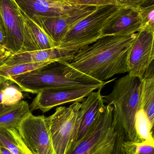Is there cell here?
<instances>
[{
	"label": "cell",
	"instance_id": "1",
	"mask_svg": "<svg viewBox=\"0 0 154 154\" xmlns=\"http://www.w3.org/2000/svg\"><path fill=\"white\" fill-rule=\"evenodd\" d=\"M137 33L110 35L77 51L69 65L100 82L128 73V57Z\"/></svg>",
	"mask_w": 154,
	"mask_h": 154
},
{
	"label": "cell",
	"instance_id": "2",
	"mask_svg": "<svg viewBox=\"0 0 154 154\" xmlns=\"http://www.w3.org/2000/svg\"><path fill=\"white\" fill-rule=\"evenodd\" d=\"M100 82L71 67L68 62L55 61L46 66L8 80L21 91L37 94L41 91L55 88L73 87L103 88L115 80Z\"/></svg>",
	"mask_w": 154,
	"mask_h": 154
},
{
	"label": "cell",
	"instance_id": "3",
	"mask_svg": "<svg viewBox=\"0 0 154 154\" xmlns=\"http://www.w3.org/2000/svg\"><path fill=\"white\" fill-rule=\"evenodd\" d=\"M142 79L128 74L115 82L111 93L103 96L104 103L113 107V123L126 140L137 142L135 124L141 106Z\"/></svg>",
	"mask_w": 154,
	"mask_h": 154
},
{
	"label": "cell",
	"instance_id": "4",
	"mask_svg": "<svg viewBox=\"0 0 154 154\" xmlns=\"http://www.w3.org/2000/svg\"><path fill=\"white\" fill-rule=\"evenodd\" d=\"M79 102L58 107L46 117L54 154H68L77 141L82 117Z\"/></svg>",
	"mask_w": 154,
	"mask_h": 154
},
{
	"label": "cell",
	"instance_id": "5",
	"mask_svg": "<svg viewBox=\"0 0 154 154\" xmlns=\"http://www.w3.org/2000/svg\"><path fill=\"white\" fill-rule=\"evenodd\" d=\"M118 5L97 7L80 20L67 33L58 47L72 51L96 42L101 37V31L107 23L120 8Z\"/></svg>",
	"mask_w": 154,
	"mask_h": 154
},
{
	"label": "cell",
	"instance_id": "6",
	"mask_svg": "<svg viewBox=\"0 0 154 154\" xmlns=\"http://www.w3.org/2000/svg\"><path fill=\"white\" fill-rule=\"evenodd\" d=\"M0 17L6 34L5 48L13 54L26 52L24 20L14 0H0Z\"/></svg>",
	"mask_w": 154,
	"mask_h": 154
},
{
	"label": "cell",
	"instance_id": "7",
	"mask_svg": "<svg viewBox=\"0 0 154 154\" xmlns=\"http://www.w3.org/2000/svg\"><path fill=\"white\" fill-rule=\"evenodd\" d=\"M154 29L145 27L137 32L128 57V74L143 79L154 65Z\"/></svg>",
	"mask_w": 154,
	"mask_h": 154
},
{
	"label": "cell",
	"instance_id": "8",
	"mask_svg": "<svg viewBox=\"0 0 154 154\" xmlns=\"http://www.w3.org/2000/svg\"><path fill=\"white\" fill-rule=\"evenodd\" d=\"M32 154H54L46 117L30 114L17 129Z\"/></svg>",
	"mask_w": 154,
	"mask_h": 154
},
{
	"label": "cell",
	"instance_id": "9",
	"mask_svg": "<svg viewBox=\"0 0 154 154\" xmlns=\"http://www.w3.org/2000/svg\"><path fill=\"white\" fill-rule=\"evenodd\" d=\"M96 87H73L43 90L37 93L30 106L31 112L41 110L43 113L66 103L81 102L91 92L99 89Z\"/></svg>",
	"mask_w": 154,
	"mask_h": 154
},
{
	"label": "cell",
	"instance_id": "10",
	"mask_svg": "<svg viewBox=\"0 0 154 154\" xmlns=\"http://www.w3.org/2000/svg\"><path fill=\"white\" fill-rule=\"evenodd\" d=\"M113 110V106L105 105L91 127L74 143L68 154H89L105 140L115 128Z\"/></svg>",
	"mask_w": 154,
	"mask_h": 154
},
{
	"label": "cell",
	"instance_id": "11",
	"mask_svg": "<svg viewBox=\"0 0 154 154\" xmlns=\"http://www.w3.org/2000/svg\"><path fill=\"white\" fill-rule=\"evenodd\" d=\"M96 7L85 6L68 16L42 17L33 16L34 21L53 42L55 47L61 43L69 31L78 22L94 11Z\"/></svg>",
	"mask_w": 154,
	"mask_h": 154
},
{
	"label": "cell",
	"instance_id": "12",
	"mask_svg": "<svg viewBox=\"0 0 154 154\" xmlns=\"http://www.w3.org/2000/svg\"><path fill=\"white\" fill-rule=\"evenodd\" d=\"M20 11L27 17L68 16L85 6L72 5L51 0H14Z\"/></svg>",
	"mask_w": 154,
	"mask_h": 154
},
{
	"label": "cell",
	"instance_id": "13",
	"mask_svg": "<svg viewBox=\"0 0 154 154\" xmlns=\"http://www.w3.org/2000/svg\"><path fill=\"white\" fill-rule=\"evenodd\" d=\"M142 27L139 8L120 6L102 29L101 37L137 33Z\"/></svg>",
	"mask_w": 154,
	"mask_h": 154
},
{
	"label": "cell",
	"instance_id": "14",
	"mask_svg": "<svg viewBox=\"0 0 154 154\" xmlns=\"http://www.w3.org/2000/svg\"><path fill=\"white\" fill-rule=\"evenodd\" d=\"M77 51H72L58 47L50 49L13 54L1 67L10 66L18 64L46 61L69 62Z\"/></svg>",
	"mask_w": 154,
	"mask_h": 154
},
{
	"label": "cell",
	"instance_id": "15",
	"mask_svg": "<svg viewBox=\"0 0 154 154\" xmlns=\"http://www.w3.org/2000/svg\"><path fill=\"white\" fill-rule=\"evenodd\" d=\"M100 88L93 91L81 102L80 110L82 113L77 141L79 140L91 127L97 118L99 112L105 106Z\"/></svg>",
	"mask_w": 154,
	"mask_h": 154
},
{
	"label": "cell",
	"instance_id": "16",
	"mask_svg": "<svg viewBox=\"0 0 154 154\" xmlns=\"http://www.w3.org/2000/svg\"><path fill=\"white\" fill-rule=\"evenodd\" d=\"M31 114L30 105L24 100L7 106L0 114V128L17 129L23 121Z\"/></svg>",
	"mask_w": 154,
	"mask_h": 154
},
{
	"label": "cell",
	"instance_id": "17",
	"mask_svg": "<svg viewBox=\"0 0 154 154\" xmlns=\"http://www.w3.org/2000/svg\"><path fill=\"white\" fill-rule=\"evenodd\" d=\"M0 146L13 154H32L16 129L0 128Z\"/></svg>",
	"mask_w": 154,
	"mask_h": 154
},
{
	"label": "cell",
	"instance_id": "18",
	"mask_svg": "<svg viewBox=\"0 0 154 154\" xmlns=\"http://www.w3.org/2000/svg\"><path fill=\"white\" fill-rule=\"evenodd\" d=\"M141 106L142 108L146 113L151 124L154 126V72L149 73L142 79Z\"/></svg>",
	"mask_w": 154,
	"mask_h": 154
},
{
	"label": "cell",
	"instance_id": "19",
	"mask_svg": "<svg viewBox=\"0 0 154 154\" xmlns=\"http://www.w3.org/2000/svg\"><path fill=\"white\" fill-rule=\"evenodd\" d=\"M114 126L115 128L110 136L89 154H121L122 144L125 138L122 130Z\"/></svg>",
	"mask_w": 154,
	"mask_h": 154
},
{
	"label": "cell",
	"instance_id": "20",
	"mask_svg": "<svg viewBox=\"0 0 154 154\" xmlns=\"http://www.w3.org/2000/svg\"><path fill=\"white\" fill-rule=\"evenodd\" d=\"M24 24L35 43L38 50L55 48V44L44 31L32 19L27 17L21 11Z\"/></svg>",
	"mask_w": 154,
	"mask_h": 154
},
{
	"label": "cell",
	"instance_id": "21",
	"mask_svg": "<svg viewBox=\"0 0 154 154\" xmlns=\"http://www.w3.org/2000/svg\"><path fill=\"white\" fill-rule=\"evenodd\" d=\"M52 62H32L22 63L10 66L0 67V81L1 82H5L12 77L42 68Z\"/></svg>",
	"mask_w": 154,
	"mask_h": 154
},
{
	"label": "cell",
	"instance_id": "22",
	"mask_svg": "<svg viewBox=\"0 0 154 154\" xmlns=\"http://www.w3.org/2000/svg\"><path fill=\"white\" fill-rule=\"evenodd\" d=\"M153 127L144 110L140 109L137 114L135 124L137 142L154 144Z\"/></svg>",
	"mask_w": 154,
	"mask_h": 154
},
{
	"label": "cell",
	"instance_id": "23",
	"mask_svg": "<svg viewBox=\"0 0 154 154\" xmlns=\"http://www.w3.org/2000/svg\"><path fill=\"white\" fill-rule=\"evenodd\" d=\"M122 149L125 154H154V144L125 140Z\"/></svg>",
	"mask_w": 154,
	"mask_h": 154
},
{
	"label": "cell",
	"instance_id": "24",
	"mask_svg": "<svg viewBox=\"0 0 154 154\" xmlns=\"http://www.w3.org/2000/svg\"><path fill=\"white\" fill-rule=\"evenodd\" d=\"M7 84L2 90V104L6 106L14 105L24 98L22 92L19 88Z\"/></svg>",
	"mask_w": 154,
	"mask_h": 154
},
{
	"label": "cell",
	"instance_id": "25",
	"mask_svg": "<svg viewBox=\"0 0 154 154\" xmlns=\"http://www.w3.org/2000/svg\"><path fill=\"white\" fill-rule=\"evenodd\" d=\"M142 20V29L149 27L154 29V1L138 7Z\"/></svg>",
	"mask_w": 154,
	"mask_h": 154
},
{
	"label": "cell",
	"instance_id": "26",
	"mask_svg": "<svg viewBox=\"0 0 154 154\" xmlns=\"http://www.w3.org/2000/svg\"><path fill=\"white\" fill-rule=\"evenodd\" d=\"M63 2L72 5L95 7L117 5L116 0H63Z\"/></svg>",
	"mask_w": 154,
	"mask_h": 154
},
{
	"label": "cell",
	"instance_id": "27",
	"mask_svg": "<svg viewBox=\"0 0 154 154\" xmlns=\"http://www.w3.org/2000/svg\"><path fill=\"white\" fill-rule=\"evenodd\" d=\"M154 0H116L117 4L121 7L138 8Z\"/></svg>",
	"mask_w": 154,
	"mask_h": 154
},
{
	"label": "cell",
	"instance_id": "28",
	"mask_svg": "<svg viewBox=\"0 0 154 154\" xmlns=\"http://www.w3.org/2000/svg\"><path fill=\"white\" fill-rule=\"evenodd\" d=\"M13 53L4 46L0 45V67L2 66Z\"/></svg>",
	"mask_w": 154,
	"mask_h": 154
},
{
	"label": "cell",
	"instance_id": "29",
	"mask_svg": "<svg viewBox=\"0 0 154 154\" xmlns=\"http://www.w3.org/2000/svg\"><path fill=\"white\" fill-rule=\"evenodd\" d=\"M6 44V34L2 21L0 17V45L5 47Z\"/></svg>",
	"mask_w": 154,
	"mask_h": 154
},
{
	"label": "cell",
	"instance_id": "30",
	"mask_svg": "<svg viewBox=\"0 0 154 154\" xmlns=\"http://www.w3.org/2000/svg\"><path fill=\"white\" fill-rule=\"evenodd\" d=\"M11 83L9 81L7 80L5 82H1L0 83V104H2V90L4 87L7 84Z\"/></svg>",
	"mask_w": 154,
	"mask_h": 154
},
{
	"label": "cell",
	"instance_id": "31",
	"mask_svg": "<svg viewBox=\"0 0 154 154\" xmlns=\"http://www.w3.org/2000/svg\"><path fill=\"white\" fill-rule=\"evenodd\" d=\"M0 154H13L9 150L3 146H0Z\"/></svg>",
	"mask_w": 154,
	"mask_h": 154
},
{
	"label": "cell",
	"instance_id": "32",
	"mask_svg": "<svg viewBox=\"0 0 154 154\" xmlns=\"http://www.w3.org/2000/svg\"><path fill=\"white\" fill-rule=\"evenodd\" d=\"M51 1H53V2H63V0H51Z\"/></svg>",
	"mask_w": 154,
	"mask_h": 154
},
{
	"label": "cell",
	"instance_id": "33",
	"mask_svg": "<svg viewBox=\"0 0 154 154\" xmlns=\"http://www.w3.org/2000/svg\"><path fill=\"white\" fill-rule=\"evenodd\" d=\"M121 154H125L124 152V151H123V150H122V152H121Z\"/></svg>",
	"mask_w": 154,
	"mask_h": 154
},
{
	"label": "cell",
	"instance_id": "34",
	"mask_svg": "<svg viewBox=\"0 0 154 154\" xmlns=\"http://www.w3.org/2000/svg\"><path fill=\"white\" fill-rule=\"evenodd\" d=\"M0 83H1V81H0Z\"/></svg>",
	"mask_w": 154,
	"mask_h": 154
}]
</instances>
